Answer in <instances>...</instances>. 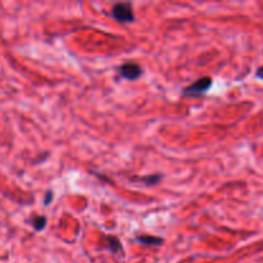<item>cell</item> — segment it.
I'll return each instance as SVG.
<instances>
[{
	"mask_svg": "<svg viewBox=\"0 0 263 263\" xmlns=\"http://www.w3.org/2000/svg\"><path fill=\"white\" fill-rule=\"evenodd\" d=\"M161 175H151L148 177H141V181L145 182V185H154L161 180Z\"/></svg>",
	"mask_w": 263,
	"mask_h": 263,
	"instance_id": "obj_7",
	"label": "cell"
},
{
	"mask_svg": "<svg viewBox=\"0 0 263 263\" xmlns=\"http://www.w3.org/2000/svg\"><path fill=\"white\" fill-rule=\"evenodd\" d=\"M212 86V79L211 77H203V79L197 80L193 85L190 86L185 87L182 90L185 95H200V94H204L205 91L211 89Z\"/></svg>",
	"mask_w": 263,
	"mask_h": 263,
	"instance_id": "obj_2",
	"label": "cell"
},
{
	"mask_svg": "<svg viewBox=\"0 0 263 263\" xmlns=\"http://www.w3.org/2000/svg\"><path fill=\"white\" fill-rule=\"evenodd\" d=\"M136 240L139 243L144 244V246H161L163 243L161 238H157V236H151V235H139L136 236Z\"/></svg>",
	"mask_w": 263,
	"mask_h": 263,
	"instance_id": "obj_4",
	"label": "cell"
},
{
	"mask_svg": "<svg viewBox=\"0 0 263 263\" xmlns=\"http://www.w3.org/2000/svg\"><path fill=\"white\" fill-rule=\"evenodd\" d=\"M256 74H257V77H259V79L263 80V66H262V67H259V68L257 69Z\"/></svg>",
	"mask_w": 263,
	"mask_h": 263,
	"instance_id": "obj_9",
	"label": "cell"
},
{
	"mask_svg": "<svg viewBox=\"0 0 263 263\" xmlns=\"http://www.w3.org/2000/svg\"><path fill=\"white\" fill-rule=\"evenodd\" d=\"M108 247H109V249L113 253H117L121 249V243L117 238H115V236H109V238H108Z\"/></svg>",
	"mask_w": 263,
	"mask_h": 263,
	"instance_id": "obj_6",
	"label": "cell"
},
{
	"mask_svg": "<svg viewBox=\"0 0 263 263\" xmlns=\"http://www.w3.org/2000/svg\"><path fill=\"white\" fill-rule=\"evenodd\" d=\"M51 198H53V193L51 192H49L48 194H46V199H45V205H48V203H50L51 202Z\"/></svg>",
	"mask_w": 263,
	"mask_h": 263,
	"instance_id": "obj_8",
	"label": "cell"
},
{
	"mask_svg": "<svg viewBox=\"0 0 263 263\" xmlns=\"http://www.w3.org/2000/svg\"><path fill=\"white\" fill-rule=\"evenodd\" d=\"M31 223H32L33 229H35L36 231H41L45 229L46 218L44 217V216H36V217H33L32 220H31Z\"/></svg>",
	"mask_w": 263,
	"mask_h": 263,
	"instance_id": "obj_5",
	"label": "cell"
},
{
	"mask_svg": "<svg viewBox=\"0 0 263 263\" xmlns=\"http://www.w3.org/2000/svg\"><path fill=\"white\" fill-rule=\"evenodd\" d=\"M120 74L123 79L134 81L141 76V68L135 62H127V63L122 64V67L120 68Z\"/></svg>",
	"mask_w": 263,
	"mask_h": 263,
	"instance_id": "obj_3",
	"label": "cell"
},
{
	"mask_svg": "<svg viewBox=\"0 0 263 263\" xmlns=\"http://www.w3.org/2000/svg\"><path fill=\"white\" fill-rule=\"evenodd\" d=\"M112 15L120 22H133L134 12L128 3H118L112 8Z\"/></svg>",
	"mask_w": 263,
	"mask_h": 263,
	"instance_id": "obj_1",
	"label": "cell"
}]
</instances>
